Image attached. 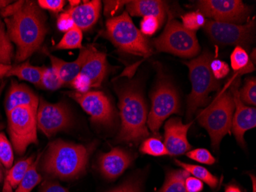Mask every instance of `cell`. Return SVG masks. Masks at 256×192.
Masks as SVG:
<instances>
[{"label":"cell","instance_id":"cell-27","mask_svg":"<svg viewBox=\"0 0 256 192\" xmlns=\"http://www.w3.org/2000/svg\"><path fill=\"white\" fill-rule=\"evenodd\" d=\"M40 158L41 154L38 156V158L30 166L15 192H31L34 187H36L37 184L41 182L42 176L37 171Z\"/></svg>","mask_w":256,"mask_h":192},{"label":"cell","instance_id":"cell-9","mask_svg":"<svg viewBox=\"0 0 256 192\" xmlns=\"http://www.w3.org/2000/svg\"><path fill=\"white\" fill-rule=\"evenodd\" d=\"M151 101L152 105L146 122L150 131L158 134L162 122L170 115L179 113V95L170 82L160 81L151 94Z\"/></svg>","mask_w":256,"mask_h":192},{"label":"cell","instance_id":"cell-19","mask_svg":"<svg viewBox=\"0 0 256 192\" xmlns=\"http://www.w3.org/2000/svg\"><path fill=\"white\" fill-rule=\"evenodd\" d=\"M100 1L94 0L74 8H69L66 13L71 16L76 27L82 31L88 30L96 24L100 15Z\"/></svg>","mask_w":256,"mask_h":192},{"label":"cell","instance_id":"cell-48","mask_svg":"<svg viewBox=\"0 0 256 192\" xmlns=\"http://www.w3.org/2000/svg\"><path fill=\"white\" fill-rule=\"evenodd\" d=\"M6 84L5 82H2L0 86V96L2 95V91H4V88H5ZM0 118H1V115H0Z\"/></svg>","mask_w":256,"mask_h":192},{"label":"cell","instance_id":"cell-50","mask_svg":"<svg viewBox=\"0 0 256 192\" xmlns=\"http://www.w3.org/2000/svg\"><path fill=\"white\" fill-rule=\"evenodd\" d=\"M4 128H5L4 124L2 123V122H0V131H2V129H4Z\"/></svg>","mask_w":256,"mask_h":192},{"label":"cell","instance_id":"cell-13","mask_svg":"<svg viewBox=\"0 0 256 192\" xmlns=\"http://www.w3.org/2000/svg\"><path fill=\"white\" fill-rule=\"evenodd\" d=\"M37 128L52 137L71 126V112L64 103L52 104L40 99L36 112Z\"/></svg>","mask_w":256,"mask_h":192},{"label":"cell","instance_id":"cell-8","mask_svg":"<svg viewBox=\"0 0 256 192\" xmlns=\"http://www.w3.org/2000/svg\"><path fill=\"white\" fill-rule=\"evenodd\" d=\"M36 112L31 107L20 106L6 114L8 134L18 154H24L31 144H38Z\"/></svg>","mask_w":256,"mask_h":192},{"label":"cell","instance_id":"cell-16","mask_svg":"<svg viewBox=\"0 0 256 192\" xmlns=\"http://www.w3.org/2000/svg\"><path fill=\"white\" fill-rule=\"evenodd\" d=\"M132 155L124 149L113 148L102 154L99 159V168L106 178L114 180L122 175L132 164Z\"/></svg>","mask_w":256,"mask_h":192},{"label":"cell","instance_id":"cell-37","mask_svg":"<svg viewBox=\"0 0 256 192\" xmlns=\"http://www.w3.org/2000/svg\"><path fill=\"white\" fill-rule=\"evenodd\" d=\"M210 69L214 78L216 80L224 79L230 73L228 64L220 59H212L210 63Z\"/></svg>","mask_w":256,"mask_h":192},{"label":"cell","instance_id":"cell-49","mask_svg":"<svg viewBox=\"0 0 256 192\" xmlns=\"http://www.w3.org/2000/svg\"><path fill=\"white\" fill-rule=\"evenodd\" d=\"M2 179H4V172H2V166L0 164V183L2 181Z\"/></svg>","mask_w":256,"mask_h":192},{"label":"cell","instance_id":"cell-24","mask_svg":"<svg viewBox=\"0 0 256 192\" xmlns=\"http://www.w3.org/2000/svg\"><path fill=\"white\" fill-rule=\"evenodd\" d=\"M231 66L235 75L242 76L252 73L254 70V64L250 59L248 53L241 46H236L231 54Z\"/></svg>","mask_w":256,"mask_h":192},{"label":"cell","instance_id":"cell-15","mask_svg":"<svg viewBox=\"0 0 256 192\" xmlns=\"http://www.w3.org/2000/svg\"><path fill=\"white\" fill-rule=\"evenodd\" d=\"M192 122L184 125L180 118H172L165 125V146L171 156L180 155L192 148L188 140V132Z\"/></svg>","mask_w":256,"mask_h":192},{"label":"cell","instance_id":"cell-29","mask_svg":"<svg viewBox=\"0 0 256 192\" xmlns=\"http://www.w3.org/2000/svg\"><path fill=\"white\" fill-rule=\"evenodd\" d=\"M82 31L77 27L66 33L61 41L56 46L58 50H73L82 48Z\"/></svg>","mask_w":256,"mask_h":192},{"label":"cell","instance_id":"cell-41","mask_svg":"<svg viewBox=\"0 0 256 192\" xmlns=\"http://www.w3.org/2000/svg\"><path fill=\"white\" fill-rule=\"evenodd\" d=\"M128 1H104V14L106 17H113L118 14Z\"/></svg>","mask_w":256,"mask_h":192},{"label":"cell","instance_id":"cell-47","mask_svg":"<svg viewBox=\"0 0 256 192\" xmlns=\"http://www.w3.org/2000/svg\"><path fill=\"white\" fill-rule=\"evenodd\" d=\"M68 3L70 6H71L70 8H74V7L80 5V1H79V0H70V1H68Z\"/></svg>","mask_w":256,"mask_h":192},{"label":"cell","instance_id":"cell-22","mask_svg":"<svg viewBox=\"0 0 256 192\" xmlns=\"http://www.w3.org/2000/svg\"><path fill=\"white\" fill-rule=\"evenodd\" d=\"M34 161V156H31L16 163L6 175L2 192H12L14 189L16 188Z\"/></svg>","mask_w":256,"mask_h":192},{"label":"cell","instance_id":"cell-31","mask_svg":"<svg viewBox=\"0 0 256 192\" xmlns=\"http://www.w3.org/2000/svg\"><path fill=\"white\" fill-rule=\"evenodd\" d=\"M140 151L151 156L169 155L164 143L160 138H150L145 140L140 146Z\"/></svg>","mask_w":256,"mask_h":192},{"label":"cell","instance_id":"cell-4","mask_svg":"<svg viewBox=\"0 0 256 192\" xmlns=\"http://www.w3.org/2000/svg\"><path fill=\"white\" fill-rule=\"evenodd\" d=\"M234 109V96L228 83L214 102L198 115V122L208 131L215 149H218L222 138L230 133Z\"/></svg>","mask_w":256,"mask_h":192},{"label":"cell","instance_id":"cell-1","mask_svg":"<svg viewBox=\"0 0 256 192\" xmlns=\"http://www.w3.org/2000/svg\"><path fill=\"white\" fill-rule=\"evenodd\" d=\"M6 32L16 46V59L25 61L42 44L47 34L44 14L31 1H18L2 9Z\"/></svg>","mask_w":256,"mask_h":192},{"label":"cell","instance_id":"cell-21","mask_svg":"<svg viewBox=\"0 0 256 192\" xmlns=\"http://www.w3.org/2000/svg\"><path fill=\"white\" fill-rule=\"evenodd\" d=\"M108 71L106 53L94 50L80 70L82 74L90 79L92 88H98L106 77Z\"/></svg>","mask_w":256,"mask_h":192},{"label":"cell","instance_id":"cell-20","mask_svg":"<svg viewBox=\"0 0 256 192\" xmlns=\"http://www.w3.org/2000/svg\"><path fill=\"white\" fill-rule=\"evenodd\" d=\"M126 13L136 17H152L158 19L160 24L164 21L168 8L166 2L159 0H135L128 1L126 4Z\"/></svg>","mask_w":256,"mask_h":192},{"label":"cell","instance_id":"cell-51","mask_svg":"<svg viewBox=\"0 0 256 192\" xmlns=\"http://www.w3.org/2000/svg\"><path fill=\"white\" fill-rule=\"evenodd\" d=\"M252 59L254 61H256V50H253Z\"/></svg>","mask_w":256,"mask_h":192},{"label":"cell","instance_id":"cell-10","mask_svg":"<svg viewBox=\"0 0 256 192\" xmlns=\"http://www.w3.org/2000/svg\"><path fill=\"white\" fill-rule=\"evenodd\" d=\"M208 37L214 43L222 46H248L254 40L256 20L244 25L208 20L204 25Z\"/></svg>","mask_w":256,"mask_h":192},{"label":"cell","instance_id":"cell-45","mask_svg":"<svg viewBox=\"0 0 256 192\" xmlns=\"http://www.w3.org/2000/svg\"><path fill=\"white\" fill-rule=\"evenodd\" d=\"M11 68L12 66H6V65L0 63V79L4 78V76H6L7 73H8V71Z\"/></svg>","mask_w":256,"mask_h":192},{"label":"cell","instance_id":"cell-14","mask_svg":"<svg viewBox=\"0 0 256 192\" xmlns=\"http://www.w3.org/2000/svg\"><path fill=\"white\" fill-rule=\"evenodd\" d=\"M240 77L235 75L228 82L230 91L234 96L236 109L232 117L231 128L238 144L245 145L244 134L248 130L256 126V109L254 107L246 106L240 99V91L238 89Z\"/></svg>","mask_w":256,"mask_h":192},{"label":"cell","instance_id":"cell-36","mask_svg":"<svg viewBox=\"0 0 256 192\" xmlns=\"http://www.w3.org/2000/svg\"><path fill=\"white\" fill-rule=\"evenodd\" d=\"M160 23L156 17L152 16L144 17L143 20L140 23V30L142 34L146 36H152L158 31L160 27Z\"/></svg>","mask_w":256,"mask_h":192},{"label":"cell","instance_id":"cell-2","mask_svg":"<svg viewBox=\"0 0 256 192\" xmlns=\"http://www.w3.org/2000/svg\"><path fill=\"white\" fill-rule=\"evenodd\" d=\"M119 98L122 127L118 140L139 142L149 135L148 108L143 95L134 85H126L116 89Z\"/></svg>","mask_w":256,"mask_h":192},{"label":"cell","instance_id":"cell-5","mask_svg":"<svg viewBox=\"0 0 256 192\" xmlns=\"http://www.w3.org/2000/svg\"><path fill=\"white\" fill-rule=\"evenodd\" d=\"M214 56L205 52L199 57L186 62L190 70V79L192 83V92L188 98V115L190 119L200 107L205 106L208 103V95L220 87L218 80L214 78L210 69V63Z\"/></svg>","mask_w":256,"mask_h":192},{"label":"cell","instance_id":"cell-39","mask_svg":"<svg viewBox=\"0 0 256 192\" xmlns=\"http://www.w3.org/2000/svg\"><path fill=\"white\" fill-rule=\"evenodd\" d=\"M109 192H142V184L139 180L130 179Z\"/></svg>","mask_w":256,"mask_h":192},{"label":"cell","instance_id":"cell-12","mask_svg":"<svg viewBox=\"0 0 256 192\" xmlns=\"http://www.w3.org/2000/svg\"><path fill=\"white\" fill-rule=\"evenodd\" d=\"M68 95L90 115L94 123L104 126H112L114 123V109L106 94L99 91H88L86 93L74 91L68 92Z\"/></svg>","mask_w":256,"mask_h":192},{"label":"cell","instance_id":"cell-34","mask_svg":"<svg viewBox=\"0 0 256 192\" xmlns=\"http://www.w3.org/2000/svg\"><path fill=\"white\" fill-rule=\"evenodd\" d=\"M242 102L256 106V78H248L245 85L240 92Z\"/></svg>","mask_w":256,"mask_h":192},{"label":"cell","instance_id":"cell-25","mask_svg":"<svg viewBox=\"0 0 256 192\" xmlns=\"http://www.w3.org/2000/svg\"><path fill=\"white\" fill-rule=\"evenodd\" d=\"M189 174L184 169L170 171L166 174L164 184L158 192H188L185 187V180Z\"/></svg>","mask_w":256,"mask_h":192},{"label":"cell","instance_id":"cell-3","mask_svg":"<svg viewBox=\"0 0 256 192\" xmlns=\"http://www.w3.org/2000/svg\"><path fill=\"white\" fill-rule=\"evenodd\" d=\"M89 150L82 145L56 140L50 143L42 163V171L51 177L76 178L86 171Z\"/></svg>","mask_w":256,"mask_h":192},{"label":"cell","instance_id":"cell-32","mask_svg":"<svg viewBox=\"0 0 256 192\" xmlns=\"http://www.w3.org/2000/svg\"><path fill=\"white\" fill-rule=\"evenodd\" d=\"M14 161V153L11 143L4 132H0V162L2 165L10 169Z\"/></svg>","mask_w":256,"mask_h":192},{"label":"cell","instance_id":"cell-11","mask_svg":"<svg viewBox=\"0 0 256 192\" xmlns=\"http://www.w3.org/2000/svg\"><path fill=\"white\" fill-rule=\"evenodd\" d=\"M197 9L204 17L214 21L242 25L247 21L251 10L240 0H202L197 2Z\"/></svg>","mask_w":256,"mask_h":192},{"label":"cell","instance_id":"cell-44","mask_svg":"<svg viewBox=\"0 0 256 192\" xmlns=\"http://www.w3.org/2000/svg\"><path fill=\"white\" fill-rule=\"evenodd\" d=\"M40 192H68L57 181H46L42 185Z\"/></svg>","mask_w":256,"mask_h":192},{"label":"cell","instance_id":"cell-42","mask_svg":"<svg viewBox=\"0 0 256 192\" xmlns=\"http://www.w3.org/2000/svg\"><path fill=\"white\" fill-rule=\"evenodd\" d=\"M57 27L60 31L67 33L69 30L74 28L76 27L74 21L71 16L68 14L67 13L62 14L58 19Z\"/></svg>","mask_w":256,"mask_h":192},{"label":"cell","instance_id":"cell-40","mask_svg":"<svg viewBox=\"0 0 256 192\" xmlns=\"http://www.w3.org/2000/svg\"><path fill=\"white\" fill-rule=\"evenodd\" d=\"M66 2L63 0H38V5L41 9L50 10L53 13H60L63 10Z\"/></svg>","mask_w":256,"mask_h":192},{"label":"cell","instance_id":"cell-38","mask_svg":"<svg viewBox=\"0 0 256 192\" xmlns=\"http://www.w3.org/2000/svg\"><path fill=\"white\" fill-rule=\"evenodd\" d=\"M70 84L76 89V92L80 93H86L92 88L90 79L82 73H79Z\"/></svg>","mask_w":256,"mask_h":192},{"label":"cell","instance_id":"cell-30","mask_svg":"<svg viewBox=\"0 0 256 192\" xmlns=\"http://www.w3.org/2000/svg\"><path fill=\"white\" fill-rule=\"evenodd\" d=\"M64 86L56 69L52 67H43L41 82L38 87L46 90L54 91Z\"/></svg>","mask_w":256,"mask_h":192},{"label":"cell","instance_id":"cell-28","mask_svg":"<svg viewBox=\"0 0 256 192\" xmlns=\"http://www.w3.org/2000/svg\"><path fill=\"white\" fill-rule=\"evenodd\" d=\"M14 56V47L7 34L5 26L0 24V63L12 66V59Z\"/></svg>","mask_w":256,"mask_h":192},{"label":"cell","instance_id":"cell-43","mask_svg":"<svg viewBox=\"0 0 256 192\" xmlns=\"http://www.w3.org/2000/svg\"><path fill=\"white\" fill-rule=\"evenodd\" d=\"M185 187L188 192H201L204 189V182L196 177L188 176L185 180Z\"/></svg>","mask_w":256,"mask_h":192},{"label":"cell","instance_id":"cell-7","mask_svg":"<svg viewBox=\"0 0 256 192\" xmlns=\"http://www.w3.org/2000/svg\"><path fill=\"white\" fill-rule=\"evenodd\" d=\"M154 47L160 53H168L182 58H192L200 50L195 32L186 30L176 20H169L164 31L154 40Z\"/></svg>","mask_w":256,"mask_h":192},{"label":"cell","instance_id":"cell-18","mask_svg":"<svg viewBox=\"0 0 256 192\" xmlns=\"http://www.w3.org/2000/svg\"><path fill=\"white\" fill-rule=\"evenodd\" d=\"M38 96L28 86L18 83L16 81H12L6 97V113L8 114L20 106H28L38 109Z\"/></svg>","mask_w":256,"mask_h":192},{"label":"cell","instance_id":"cell-46","mask_svg":"<svg viewBox=\"0 0 256 192\" xmlns=\"http://www.w3.org/2000/svg\"><path fill=\"white\" fill-rule=\"evenodd\" d=\"M225 192H241V190L236 186L230 185L226 187Z\"/></svg>","mask_w":256,"mask_h":192},{"label":"cell","instance_id":"cell-26","mask_svg":"<svg viewBox=\"0 0 256 192\" xmlns=\"http://www.w3.org/2000/svg\"><path fill=\"white\" fill-rule=\"evenodd\" d=\"M176 162L180 167H182V169L188 171L189 174H192L197 179L202 181V182L206 183L212 188H216L218 185V179L215 176L212 175L205 167L196 165V164H186V163L181 162L180 161H178V160H176Z\"/></svg>","mask_w":256,"mask_h":192},{"label":"cell","instance_id":"cell-35","mask_svg":"<svg viewBox=\"0 0 256 192\" xmlns=\"http://www.w3.org/2000/svg\"><path fill=\"white\" fill-rule=\"evenodd\" d=\"M186 155L188 158H191L194 161L202 163V164H214L216 161L212 154L205 148H196V149L189 151Z\"/></svg>","mask_w":256,"mask_h":192},{"label":"cell","instance_id":"cell-33","mask_svg":"<svg viewBox=\"0 0 256 192\" xmlns=\"http://www.w3.org/2000/svg\"><path fill=\"white\" fill-rule=\"evenodd\" d=\"M182 25L190 31L195 32L205 25V17L199 11L192 12L182 17Z\"/></svg>","mask_w":256,"mask_h":192},{"label":"cell","instance_id":"cell-23","mask_svg":"<svg viewBox=\"0 0 256 192\" xmlns=\"http://www.w3.org/2000/svg\"><path fill=\"white\" fill-rule=\"evenodd\" d=\"M42 71L43 67L31 66L28 62H26L22 64L12 66L6 77L16 76L21 80L27 81L38 86L41 82Z\"/></svg>","mask_w":256,"mask_h":192},{"label":"cell","instance_id":"cell-17","mask_svg":"<svg viewBox=\"0 0 256 192\" xmlns=\"http://www.w3.org/2000/svg\"><path fill=\"white\" fill-rule=\"evenodd\" d=\"M96 49L93 46L83 48L80 50L78 57L73 62L64 61L48 53V56L51 60L52 67L56 69L64 85H66L71 83L72 81L80 73L84 63Z\"/></svg>","mask_w":256,"mask_h":192},{"label":"cell","instance_id":"cell-6","mask_svg":"<svg viewBox=\"0 0 256 192\" xmlns=\"http://www.w3.org/2000/svg\"><path fill=\"white\" fill-rule=\"evenodd\" d=\"M106 37L124 53L140 56H148L151 53L149 43L126 12L108 20Z\"/></svg>","mask_w":256,"mask_h":192}]
</instances>
